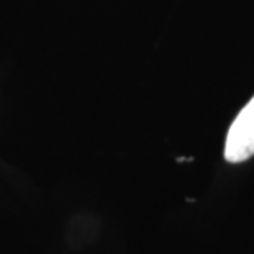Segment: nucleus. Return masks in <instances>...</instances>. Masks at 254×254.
Listing matches in <instances>:
<instances>
[{
  "label": "nucleus",
  "instance_id": "obj_1",
  "mask_svg": "<svg viewBox=\"0 0 254 254\" xmlns=\"http://www.w3.org/2000/svg\"><path fill=\"white\" fill-rule=\"evenodd\" d=\"M254 155V96L230 126L225 142V159L240 164Z\"/></svg>",
  "mask_w": 254,
  "mask_h": 254
}]
</instances>
